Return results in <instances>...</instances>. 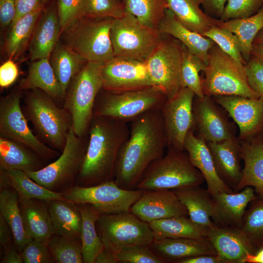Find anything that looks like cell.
<instances>
[{"label":"cell","instance_id":"obj_1","mask_svg":"<svg viewBox=\"0 0 263 263\" xmlns=\"http://www.w3.org/2000/svg\"><path fill=\"white\" fill-rule=\"evenodd\" d=\"M130 123L129 137L119 152L113 180L119 187L131 190L136 189L148 167L164 155L168 141L160 109Z\"/></svg>","mask_w":263,"mask_h":263},{"label":"cell","instance_id":"obj_2","mask_svg":"<svg viewBox=\"0 0 263 263\" xmlns=\"http://www.w3.org/2000/svg\"><path fill=\"white\" fill-rule=\"evenodd\" d=\"M88 134V147L77 180L90 187L114 179L118 155L130 135L127 123L94 116Z\"/></svg>","mask_w":263,"mask_h":263},{"label":"cell","instance_id":"obj_3","mask_svg":"<svg viewBox=\"0 0 263 263\" xmlns=\"http://www.w3.org/2000/svg\"><path fill=\"white\" fill-rule=\"evenodd\" d=\"M22 112L44 144L61 152L72 127L70 113L45 92L38 89L25 91Z\"/></svg>","mask_w":263,"mask_h":263},{"label":"cell","instance_id":"obj_4","mask_svg":"<svg viewBox=\"0 0 263 263\" xmlns=\"http://www.w3.org/2000/svg\"><path fill=\"white\" fill-rule=\"evenodd\" d=\"M202 79L203 94L208 96L238 95L260 98L251 87L245 65L237 62L215 42L208 52Z\"/></svg>","mask_w":263,"mask_h":263},{"label":"cell","instance_id":"obj_5","mask_svg":"<svg viewBox=\"0 0 263 263\" xmlns=\"http://www.w3.org/2000/svg\"><path fill=\"white\" fill-rule=\"evenodd\" d=\"M103 63L87 61L67 87L63 107L71 114L72 128L77 136L88 134L95 100L103 89L101 75Z\"/></svg>","mask_w":263,"mask_h":263},{"label":"cell","instance_id":"obj_6","mask_svg":"<svg viewBox=\"0 0 263 263\" xmlns=\"http://www.w3.org/2000/svg\"><path fill=\"white\" fill-rule=\"evenodd\" d=\"M205 180L191 163L188 153L168 150L147 169L136 189L143 190L174 189L200 186Z\"/></svg>","mask_w":263,"mask_h":263},{"label":"cell","instance_id":"obj_7","mask_svg":"<svg viewBox=\"0 0 263 263\" xmlns=\"http://www.w3.org/2000/svg\"><path fill=\"white\" fill-rule=\"evenodd\" d=\"M167 99L160 90L153 86L120 92L102 89L95 100L94 116L127 123L148 111L160 109Z\"/></svg>","mask_w":263,"mask_h":263},{"label":"cell","instance_id":"obj_8","mask_svg":"<svg viewBox=\"0 0 263 263\" xmlns=\"http://www.w3.org/2000/svg\"><path fill=\"white\" fill-rule=\"evenodd\" d=\"M88 134L77 136L72 127L65 146L58 157L42 169L26 172L32 180L54 191L61 192L70 188L80 171L86 153Z\"/></svg>","mask_w":263,"mask_h":263},{"label":"cell","instance_id":"obj_9","mask_svg":"<svg viewBox=\"0 0 263 263\" xmlns=\"http://www.w3.org/2000/svg\"><path fill=\"white\" fill-rule=\"evenodd\" d=\"M113 19L82 17L62 33L64 43L87 61H106L114 56L110 38Z\"/></svg>","mask_w":263,"mask_h":263},{"label":"cell","instance_id":"obj_10","mask_svg":"<svg viewBox=\"0 0 263 263\" xmlns=\"http://www.w3.org/2000/svg\"><path fill=\"white\" fill-rule=\"evenodd\" d=\"M166 34L147 26L125 10L124 15L113 19L110 38L114 56L145 61Z\"/></svg>","mask_w":263,"mask_h":263},{"label":"cell","instance_id":"obj_11","mask_svg":"<svg viewBox=\"0 0 263 263\" xmlns=\"http://www.w3.org/2000/svg\"><path fill=\"white\" fill-rule=\"evenodd\" d=\"M24 91L19 86L0 98V136L23 144L45 162L60 155V151L42 143L30 129L20 105Z\"/></svg>","mask_w":263,"mask_h":263},{"label":"cell","instance_id":"obj_12","mask_svg":"<svg viewBox=\"0 0 263 263\" xmlns=\"http://www.w3.org/2000/svg\"><path fill=\"white\" fill-rule=\"evenodd\" d=\"M96 228L104 246L115 255L126 247L149 245L154 240L149 223L130 211L101 214L96 222Z\"/></svg>","mask_w":263,"mask_h":263},{"label":"cell","instance_id":"obj_13","mask_svg":"<svg viewBox=\"0 0 263 263\" xmlns=\"http://www.w3.org/2000/svg\"><path fill=\"white\" fill-rule=\"evenodd\" d=\"M183 53L182 43L166 34L145 61L152 86L160 90L167 99L173 97L182 88Z\"/></svg>","mask_w":263,"mask_h":263},{"label":"cell","instance_id":"obj_14","mask_svg":"<svg viewBox=\"0 0 263 263\" xmlns=\"http://www.w3.org/2000/svg\"><path fill=\"white\" fill-rule=\"evenodd\" d=\"M144 191L123 188L112 180L90 187H72L62 192L67 200L76 204H90L101 215L130 211Z\"/></svg>","mask_w":263,"mask_h":263},{"label":"cell","instance_id":"obj_15","mask_svg":"<svg viewBox=\"0 0 263 263\" xmlns=\"http://www.w3.org/2000/svg\"><path fill=\"white\" fill-rule=\"evenodd\" d=\"M195 96L189 89L182 87L172 98L167 99L160 108L168 141V150L185 151L188 132L195 131L192 111Z\"/></svg>","mask_w":263,"mask_h":263},{"label":"cell","instance_id":"obj_16","mask_svg":"<svg viewBox=\"0 0 263 263\" xmlns=\"http://www.w3.org/2000/svg\"><path fill=\"white\" fill-rule=\"evenodd\" d=\"M103 89L120 92L152 86L145 61L113 56L103 63Z\"/></svg>","mask_w":263,"mask_h":263},{"label":"cell","instance_id":"obj_17","mask_svg":"<svg viewBox=\"0 0 263 263\" xmlns=\"http://www.w3.org/2000/svg\"><path fill=\"white\" fill-rule=\"evenodd\" d=\"M212 97L195 96L192 106L196 136L206 143L236 137L232 124Z\"/></svg>","mask_w":263,"mask_h":263},{"label":"cell","instance_id":"obj_18","mask_svg":"<svg viewBox=\"0 0 263 263\" xmlns=\"http://www.w3.org/2000/svg\"><path fill=\"white\" fill-rule=\"evenodd\" d=\"M212 98L236 123L239 141L250 139L263 133V101L238 95Z\"/></svg>","mask_w":263,"mask_h":263},{"label":"cell","instance_id":"obj_19","mask_svg":"<svg viewBox=\"0 0 263 263\" xmlns=\"http://www.w3.org/2000/svg\"><path fill=\"white\" fill-rule=\"evenodd\" d=\"M130 211L148 223L173 217L188 216L187 208L171 189L144 190Z\"/></svg>","mask_w":263,"mask_h":263},{"label":"cell","instance_id":"obj_20","mask_svg":"<svg viewBox=\"0 0 263 263\" xmlns=\"http://www.w3.org/2000/svg\"><path fill=\"white\" fill-rule=\"evenodd\" d=\"M257 197L251 187L238 192L211 195V219L219 227L241 228L247 206Z\"/></svg>","mask_w":263,"mask_h":263},{"label":"cell","instance_id":"obj_21","mask_svg":"<svg viewBox=\"0 0 263 263\" xmlns=\"http://www.w3.org/2000/svg\"><path fill=\"white\" fill-rule=\"evenodd\" d=\"M207 144L218 175L234 191L241 178L243 170L241 166L242 147L239 140L236 137Z\"/></svg>","mask_w":263,"mask_h":263},{"label":"cell","instance_id":"obj_22","mask_svg":"<svg viewBox=\"0 0 263 263\" xmlns=\"http://www.w3.org/2000/svg\"><path fill=\"white\" fill-rule=\"evenodd\" d=\"M148 246L164 263H177L181 260L200 255H217L207 237L154 239Z\"/></svg>","mask_w":263,"mask_h":263},{"label":"cell","instance_id":"obj_23","mask_svg":"<svg viewBox=\"0 0 263 263\" xmlns=\"http://www.w3.org/2000/svg\"><path fill=\"white\" fill-rule=\"evenodd\" d=\"M207 237L225 263H244L247 254L256 252L241 228L215 226Z\"/></svg>","mask_w":263,"mask_h":263},{"label":"cell","instance_id":"obj_24","mask_svg":"<svg viewBox=\"0 0 263 263\" xmlns=\"http://www.w3.org/2000/svg\"><path fill=\"white\" fill-rule=\"evenodd\" d=\"M184 149L192 164L203 175L207 184V189L211 195L222 192H234L218 175L207 143L198 138L193 130L187 135Z\"/></svg>","mask_w":263,"mask_h":263},{"label":"cell","instance_id":"obj_25","mask_svg":"<svg viewBox=\"0 0 263 263\" xmlns=\"http://www.w3.org/2000/svg\"><path fill=\"white\" fill-rule=\"evenodd\" d=\"M239 141L244 167L234 192L251 187L254 188L257 196L263 199V133L250 139Z\"/></svg>","mask_w":263,"mask_h":263},{"label":"cell","instance_id":"obj_26","mask_svg":"<svg viewBox=\"0 0 263 263\" xmlns=\"http://www.w3.org/2000/svg\"><path fill=\"white\" fill-rule=\"evenodd\" d=\"M61 34L57 11L52 6L40 16L30 40L28 50L31 60L49 59Z\"/></svg>","mask_w":263,"mask_h":263},{"label":"cell","instance_id":"obj_27","mask_svg":"<svg viewBox=\"0 0 263 263\" xmlns=\"http://www.w3.org/2000/svg\"><path fill=\"white\" fill-rule=\"evenodd\" d=\"M24 228L33 239L48 243L55 234L47 202L36 199H19Z\"/></svg>","mask_w":263,"mask_h":263},{"label":"cell","instance_id":"obj_28","mask_svg":"<svg viewBox=\"0 0 263 263\" xmlns=\"http://www.w3.org/2000/svg\"><path fill=\"white\" fill-rule=\"evenodd\" d=\"M46 165L29 147L0 136V169L38 171Z\"/></svg>","mask_w":263,"mask_h":263},{"label":"cell","instance_id":"obj_29","mask_svg":"<svg viewBox=\"0 0 263 263\" xmlns=\"http://www.w3.org/2000/svg\"><path fill=\"white\" fill-rule=\"evenodd\" d=\"M158 29L162 33L169 35L180 41L192 54L207 64L208 52L214 42L186 28L170 9L166 10Z\"/></svg>","mask_w":263,"mask_h":263},{"label":"cell","instance_id":"obj_30","mask_svg":"<svg viewBox=\"0 0 263 263\" xmlns=\"http://www.w3.org/2000/svg\"><path fill=\"white\" fill-rule=\"evenodd\" d=\"M18 86L24 91L34 89L41 90L63 107L64 95L61 86L48 58L32 61L26 77L20 81Z\"/></svg>","mask_w":263,"mask_h":263},{"label":"cell","instance_id":"obj_31","mask_svg":"<svg viewBox=\"0 0 263 263\" xmlns=\"http://www.w3.org/2000/svg\"><path fill=\"white\" fill-rule=\"evenodd\" d=\"M0 188L10 187L17 192L19 199H36L49 202L67 200L63 193L51 190L36 183L24 171L0 169Z\"/></svg>","mask_w":263,"mask_h":263},{"label":"cell","instance_id":"obj_32","mask_svg":"<svg viewBox=\"0 0 263 263\" xmlns=\"http://www.w3.org/2000/svg\"><path fill=\"white\" fill-rule=\"evenodd\" d=\"M47 203L55 234L80 239L82 216L78 205L61 200Z\"/></svg>","mask_w":263,"mask_h":263},{"label":"cell","instance_id":"obj_33","mask_svg":"<svg viewBox=\"0 0 263 263\" xmlns=\"http://www.w3.org/2000/svg\"><path fill=\"white\" fill-rule=\"evenodd\" d=\"M171 190L187 208L192 221L209 228L216 226L211 219V195L207 189L197 186Z\"/></svg>","mask_w":263,"mask_h":263},{"label":"cell","instance_id":"obj_34","mask_svg":"<svg viewBox=\"0 0 263 263\" xmlns=\"http://www.w3.org/2000/svg\"><path fill=\"white\" fill-rule=\"evenodd\" d=\"M168 9L186 28L203 35L212 27L219 25L222 21L203 11L200 0H167Z\"/></svg>","mask_w":263,"mask_h":263},{"label":"cell","instance_id":"obj_35","mask_svg":"<svg viewBox=\"0 0 263 263\" xmlns=\"http://www.w3.org/2000/svg\"><path fill=\"white\" fill-rule=\"evenodd\" d=\"M0 215L10 227L14 243L20 253L33 239L27 234L23 225L17 191L10 187L0 188Z\"/></svg>","mask_w":263,"mask_h":263},{"label":"cell","instance_id":"obj_36","mask_svg":"<svg viewBox=\"0 0 263 263\" xmlns=\"http://www.w3.org/2000/svg\"><path fill=\"white\" fill-rule=\"evenodd\" d=\"M149 225L156 240L206 237L209 229L194 223L187 216L154 220L149 223Z\"/></svg>","mask_w":263,"mask_h":263},{"label":"cell","instance_id":"obj_37","mask_svg":"<svg viewBox=\"0 0 263 263\" xmlns=\"http://www.w3.org/2000/svg\"><path fill=\"white\" fill-rule=\"evenodd\" d=\"M42 11L43 7L24 15L10 26L4 44L8 58H18L28 47Z\"/></svg>","mask_w":263,"mask_h":263},{"label":"cell","instance_id":"obj_38","mask_svg":"<svg viewBox=\"0 0 263 263\" xmlns=\"http://www.w3.org/2000/svg\"><path fill=\"white\" fill-rule=\"evenodd\" d=\"M49 60L60 84L64 99L70 81L87 61L59 40Z\"/></svg>","mask_w":263,"mask_h":263},{"label":"cell","instance_id":"obj_39","mask_svg":"<svg viewBox=\"0 0 263 263\" xmlns=\"http://www.w3.org/2000/svg\"><path fill=\"white\" fill-rule=\"evenodd\" d=\"M82 216L80 240L84 263H94L96 257L104 247L96 228L100 214L89 204H77Z\"/></svg>","mask_w":263,"mask_h":263},{"label":"cell","instance_id":"obj_40","mask_svg":"<svg viewBox=\"0 0 263 263\" xmlns=\"http://www.w3.org/2000/svg\"><path fill=\"white\" fill-rule=\"evenodd\" d=\"M219 26L237 36L241 43L243 56L247 62L251 55L253 41L263 28V7L255 15L222 21Z\"/></svg>","mask_w":263,"mask_h":263},{"label":"cell","instance_id":"obj_41","mask_svg":"<svg viewBox=\"0 0 263 263\" xmlns=\"http://www.w3.org/2000/svg\"><path fill=\"white\" fill-rule=\"evenodd\" d=\"M125 10L141 23L158 29L168 9L167 0H123Z\"/></svg>","mask_w":263,"mask_h":263},{"label":"cell","instance_id":"obj_42","mask_svg":"<svg viewBox=\"0 0 263 263\" xmlns=\"http://www.w3.org/2000/svg\"><path fill=\"white\" fill-rule=\"evenodd\" d=\"M241 229L256 251L263 247V199L257 197L249 203Z\"/></svg>","mask_w":263,"mask_h":263},{"label":"cell","instance_id":"obj_43","mask_svg":"<svg viewBox=\"0 0 263 263\" xmlns=\"http://www.w3.org/2000/svg\"><path fill=\"white\" fill-rule=\"evenodd\" d=\"M183 50L181 70L182 87L189 89L196 96L202 97L205 95L202 90V79L199 73L204 71L206 63L192 54L184 44Z\"/></svg>","mask_w":263,"mask_h":263},{"label":"cell","instance_id":"obj_44","mask_svg":"<svg viewBox=\"0 0 263 263\" xmlns=\"http://www.w3.org/2000/svg\"><path fill=\"white\" fill-rule=\"evenodd\" d=\"M48 245L55 263H84L80 239L54 234L49 240Z\"/></svg>","mask_w":263,"mask_h":263},{"label":"cell","instance_id":"obj_45","mask_svg":"<svg viewBox=\"0 0 263 263\" xmlns=\"http://www.w3.org/2000/svg\"><path fill=\"white\" fill-rule=\"evenodd\" d=\"M210 38L225 53L239 63L245 65L240 41L236 35L219 25L212 27L202 35Z\"/></svg>","mask_w":263,"mask_h":263},{"label":"cell","instance_id":"obj_46","mask_svg":"<svg viewBox=\"0 0 263 263\" xmlns=\"http://www.w3.org/2000/svg\"><path fill=\"white\" fill-rule=\"evenodd\" d=\"M125 12L123 3L118 0H84L82 17L118 19Z\"/></svg>","mask_w":263,"mask_h":263},{"label":"cell","instance_id":"obj_47","mask_svg":"<svg viewBox=\"0 0 263 263\" xmlns=\"http://www.w3.org/2000/svg\"><path fill=\"white\" fill-rule=\"evenodd\" d=\"M263 7V0H227L220 18L222 21L247 18L256 14Z\"/></svg>","mask_w":263,"mask_h":263},{"label":"cell","instance_id":"obj_48","mask_svg":"<svg viewBox=\"0 0 263 263\" xmlns=\"http://www.w3.org/2000/svg\"><path fill=\"white\" fill-rule=\"evenodd\" d=\"M116 257L118 263H164L148 245H133L126 247L118 252Z\"/></svg>","mask_w":263,"mask_h":263},{"label":"cell","instance_id":"obj_49","mask_svg":"<svg viewBox=\"0 0 263 263\" xmlns=\"http://www.w3.org/2000/svg\"><path fill=\"white\" fill-rule=\"evenodd\" d=\"M84 0H58L57 11L61 34L75 21L82 17Z\"/></svg>","mask_w":263,"mask_h":263},{"label":"cell","instance_id":"obj_50","mask_svg":"<svg viewBox=\"0 0 263 263\" xmlns=\"http://www.w3.org/2000/svg\"><path fill=\"white\" fill-rule=\"evenodd\" d=\"M48 243L32 240L23 249L21 254L24 263H52L54 260Z\"/></svg>","mask_w":263,"mask_h":263},{"label":"cell","instance_id":"obj_51","mask_svg":"<svg viewBox=\"0 0 263 263\" xmlns=\"http://www.w3.org/2000/svg\"><path fill=\"white\" fill-rule=\"evenodd\" d=\"M245 67L250 86L263 101V65L251 55Z\"/></svg>","mask_w":263,"mask_h":263},{"label":"cell","instance_id":"obj_52","mask_svg":"<svg viewBox=\"0 0 263 263\" xmlns=\"http://www.w3.org/2000/svg\"><path fill=\"white\" fill-rule=\"evenodd\" d=\"M19 69L12 59L9 58L0 66V86L7 88L13 85L19 76Z\"/></svg>","mask_w":263,"mask_h":263},{"label":"cell","instance_id":"obj_53","mask_svg":"<svg viewBox=\"0 0 263 263\" xmlns=\"http://www.w3.org/2000/svg\"><path fill=\"white\" fill-rule=\"evenodd\" d=\"M16 14L14 0H0V23L2 29L10 27Z\"/></svg>","mask_w":263,"mask_h":263},{"label":"cell","instance_id":"obj_54","mask_svg":"<svg viewBox=\"0 0 263 263\" xmlns=\"http://www.w3.org/2000/svg\"><path fill=\"white\" fill-rule=\"evenodd\" d=\"M14 0L16 6V14L12 24L24 15L43 7L40 0Z\"/></svg>","mask_w":263,"mask_h":263},{"label":"cell","instance_id":"obj_55","mask_svg":"<svg viewBox=\"0 0 263 263\" xmlns=\"http://www.w3.org/2000/svg\"><path fill=\"white\" fill-rule=\"evenodd\" d=\"M204 12L208 15L220 19L227 0H200Z\"/></svg>","mask_w":263,"mask_h":263},{"label":"cell","instance_id":"obj_56","mask_svg":"<svg viewBox=\"0 0 263 263\" xmlns=\"http://www.w3.org/2000/svg\"><path fill=\"white\" fill-rule=\"evenodd\" d=\"M0 244L3 251L14 244L12 231L1 215H0Z\"/></svg>","mask_w":263,"mask_h":263},{"label":"cell","instance_id":"obj_57","mask_svg":"<svg viewBox=\"0 0 263 263\" xmlns=\"http://www.w3.org/2000/svg\"><path fill=\"white\" fill-rule=\"evenodd\" d=\"M177 263H225L218 255H200L181 260Z\"/></svg>","mask_w":263,"mask_h":263},{"label":"cell","instance_id":"obj_58","mask_svg":"<svg viewBox=\"0 0 263 263\" xmlns=\"http://www.w3.org/2000/svg\"><path fill=\"white\" fill-rule=\"evenodd\" d=\"M0 263H23L21 253L17 250L14 243L3 251Z\"/></svg>","mask_w":263,"mask_h":263},{"label":"cell","instance_id":"obj_59","mask_svg":"<svg viewBox=\"0 0 263 263\" xmlns=\"http://www.w3.org/2000/svg\"><path fill=\"white\" fill-rule=\"evenodd\" d=\"M116 255L104 246L95 258L94 263H117Z\"/></svg>","mask_w":263,"mask_h":263},{"label":"cell","instance_id":"obj_60","mask_svg":"<svg viewBox=\"0 0 263 263\" xmlns=\"http://www.w3.org/2000/svg\"><path fill=\"white\" fill-rule=\"evenodd\" d=\"M244 263H263V247L258 250L254 254H247Z\"/></svg>","mask_w":263,"mask_h":263},{"label":"cell","instance_id":"obj_61","mask_svg":"<svg viewBox=\"0 0 263 263\" xmlns=\"http://www.w3.org/2000/svg\"><path fill=\"white\" fill-rule=\"evenodd\" d=\"M251 55L256 57L263 65V44L253 43L252 47Z\"/></svg>","mask_w":263,"mask_h":263},{"label":"cell","instance_id":"obj_62","mask_svg":"<svg viewBox=\"0 0 263 263\" xmlns=\"http://www.w3.org/2000/svg\"><path fill=\"white\" fill-rule=\"evenodd\" d=\"M253 43L254 44L263 43V28L257 35L256 37H255L253 41Z\"/></svg>","mask_w":263,"mask_h":263},{"label":"cell","instance_id":"obj_63","mask_svg":"<svg viewBox=\"0 0 263 263\" xmlns=\"http://www.w3.org/2000/svg\"><path fill=\"white\" fill-rule=\"evenodd\" d=\"M42 4L46 3L48 0H40Z\"/></svg>","mask_w":263,"mask_h":263}]
</instances>
